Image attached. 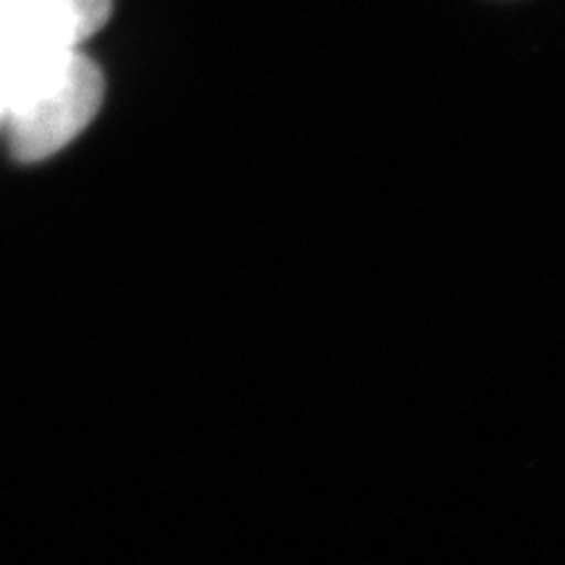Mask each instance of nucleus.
Returning <instances> with one entry per match:
<instances>
[{"label":"nucleus","mask_w":565,"mask_h":565,"mask_svg":"<svg viewBox=\"0 0 565 565\" xmlns=\"http://www.w3.org/2000/svg\"><path fill=\"white\" fill-rule=\"evenodd\" d=\"M9 100L0 121L11 154L40 162L68 147L92 124L103 103V74L79 47L9 58Z\"/></svg>","instance_id":"obj_1"},{"label":"nucleus","mask_w":565,"mask_h":565,"mask_svg":"<svg viewBox=\"0 0 565 565\" xmlns=\"http://www.w3.org/2000/svg\"><path fill=\"white\" fill-rule=\"evenodd\" d=\"M110 17V0H0V47L9 58L79 47Z\"/></svg>","instance_id":"obj_2"},{"label":"nucleus","mask_w":565,"mask_h":565,"mask_svg":"<svg viewBox=\"0 0 565 565\" xmlns=\"http://www.w3.org/2000/svg\"><path fill=\"white\" fill-rule=\"evenodd\" d=\"M9 55L3 53V47H0V118H3V110H6V100H9Z\"/></svg>","instance_id":"obj_3"}]
</instances>
